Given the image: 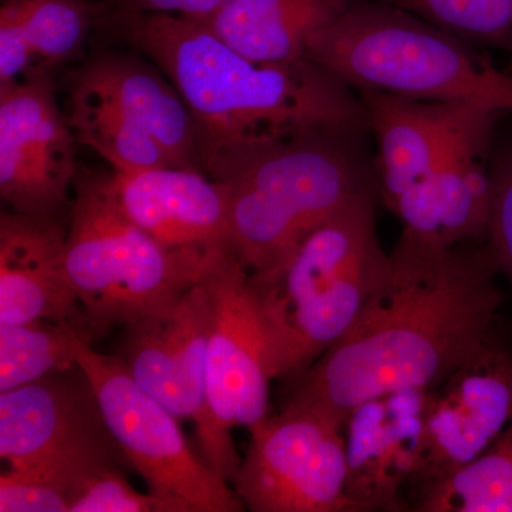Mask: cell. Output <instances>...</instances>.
Returning a JSON list of instances; mask_svg holds the SVG:
<instances>
[{
	"mask_svg": "<svg viewBox=\"0 0 512 512\" xmlns=\"http://www.w3.org/2000/svg\"><path fill=\"white\" fill-rule=\"evenodd\" d=\"M498 272L487 242L441 248L400 237L352 328L309 367L288 404L343 424L367 400L436 386L493 335Z\"/></svg>",
	"mask_w": 512,
	"mask_h": 512,
	"instance_id": "cell-1",
	"label": "cell"
},
{
	"mask_svg": "<svg viewBox=\"0 0 512 512\" xmlns=\"http://www.w3.org/2000/svg\"><path fill=\"white\" fill-rule=\"evenodd\" d=\"M156 64L190 109L202 160L222 147L315 130H369L360 94L309 59L262 63L205 20L114 9L104 16Z\"/></svg>",
	"mask_w": 512,
	"mask_h": 512,
	"instance_id": "cell-2",
	"label": "cell"
},
{
	"mask_svg": "<svg viewBox=\"0 0 512 512\" xmlns=\"http://www.w3.org/2000/svg\"><path fill=\"white\" fill-rule=\"evenodd\" d=\"M362 136L306 131L204 157L202 171L228 192V248L252 278H272L323 222L356 198L379 194Z\"/></svg>",
	"mask_w": 512,
	"mask_h": 512,
	"instance_id": "cell-3",
	"label": "cell"
},
{
	"mask_svg": "<svg viewBox=\"0 0 512 512\" xmlns=\"http://www.w3.org/2000/svg\"><path fill=\"white\" fill-rule=\"evenodd\" d=\"M306 59L355 90L497 114L512 111L511 73L495 69L473 46L383 0H355L342 18L313 37Z\"/></svg>",
	"mask_w": 512,
	"mask_h": 512,
	"instance_id": "cell-4",
	"label": "cell"
},
{
	"mask_svg": "<svg viewBox=\"0 0 512 512\" xmlns=\"http://www.w3.org/2000/svg\"><path fill=\"white\" fill-rule=\"evenodd\" d=\"M349 202L306 237L284 268L252 278L274 343L278 377L311 367L346 335L389 265L376 227V200Z\"/></svg>",
	"mask_w": 512,
	"mask_h": 512,
	"instance_id": "cell-5",
	"label": "cell"
},
{
	"mask_svg": "<svg viewBox=\"0 0 512 512\" xmlns=\"http://www.w3.org/2000/svg\"><path fill=\"white\" fill-rule=\"evenodd\" d=\"M211 252L164 248L128 217L113 173L79 168L66 271L90 339L173 305L200 282Z\"/></svg>",
	"mask_w": 512,
	"mask_h": 512,
	"instance_id": "cell-6",
	"label": "cell"
},
{
	"mask_svg": "<svg viewBox=\"0 0 512 512\" xmlns=\"http://www.w3.org/2000/svg\"><path fill=\"white\" fill-rule=\"evenodd\" d=\"M77 143L113 168L202 170L200 134L174 84L153 62L101 53L74 73L67 113Z\"/></svg>",
	"mask_w": 512,
	"mask_h": 512,
	"instance_id": "cell-7",
	"label": "cell"
},
{
	"mask_svg": "<svg viewBox=\"0 0 512 512\" xmlns=\"http://www.w3.org/2000/svg\"><path fill=\"white\" fill-rule=\"evenodd\" d=\"M200 281L210 299V330L207 410L197 437L202 457L231 483L241 464L231 431L269 416L278 367L261 296L231 249L208 255Z\"/></svg>",
	"mask_w": 512,
	"mask_h": 512,
	"instance_id": "cell-8",
	"label": "cell"
},
{
	"mask_svg": "<svg viewBox=\"0 0 512 512\" xmlns=\"http://www.w3.org/2000/svg\"><path fill=\"white\" fill-rule=\"evenodd\" d=\"M77 366L92 384L111 436L146 481L148 493L171 512L245 510L228 481L192 450L180 420L134 382L121 357L103 355L82 342Z\"/></svg>",
	"mask_w": 512,
	"mask_h": 512,
	"instance_id": "cell-9",
	"label": "cell"
},
{
	"mask_svg": "<svg viewBox=\"0 0 512 512\" xmlns=\"http://www.w3.org/2000/svg\"><path fill=\"white\" fill-rule=\"evenodd\" d=\"M247 456L232 477L252 512H355L348 495L343 424L288 404L251 429Z\"/></svg>",
	"mask_w": 512,
	"mask_h": 512,
	"instance_id": "cell-10",
	"label": "cell"
},
{
	"mask_svg": "<svg viewBox=\"0 0 512 512\" xmlns=\"http://www.w3.org/2000/svg\"><path fill=\"white\" fill-rule=\"evenodd\" d=\"M0 457L12 468L66 478L77 491L127 460L79 366L0 393Z\"/></svg>",
	"mask_w": 512,
	"mask_h": 512,
	"instance_id": "cell-11",
	"label": "cell"
},
{
	"mask_svg": "<svg viewBox=\"0 0 512 512\" xmlns=\"http://www.w3.org/2000/svg\"><path fill=\"white\" fill-rule=\"evenodd\" d=\"M77 144L49 70L0 84V195L10 211L64 214L80 168Z\"/></svg>",
	"mask_w": 512,
	"mask_h": 512,
	"instance_id": "cell-12",
	"label": "cell"
},
{
	"mask_svg": "<svg viewBox=\"0 0 512 512\" xmlns=\"http://www.w3.org/2000/svg\"><path fill=\"white\" fill-rule=\"evenodd\" d=\"M512 420V350L490 336L429 389L426 454L416 494L476 460Z\"/></svg>",
	"mask_w": 512,
	"mask_h": 512,
	"instance_id": "cell-13",
	"label": "cell"
},
{
	"mask_svg": "<svg viewBox=\"0 0 512 512\" xmlns=\"http://www.w3.org/2000/svg\"><path fill=\"white\" fill-rule=\"evenodd\" d=\"M429 389L383 394L343 423L353 511H400L417 490L426 454Z\"/></svg>",
	"mask_w": 512,
	"mask_h": 512,
	"instance_id": "cell-14",
	"label": "cell"
},
{
	"mask_svg": "<svg viewBox=\"0 0 512 512\" xmlns=\"http://www.w3.org/2000/svg\"><path fill=\"white\" fill-rule=\"evenodd\" d=\"M124 329L120 357L134 382L197 429L207 410L210 299L204 285Z\"/></svg>",
	"mask_w": 512,
	"mask_h": 512,
	"instance_id": "cell-15",
	"label": "cell"
},
{
	"mask_svg": "<svg viewBox=\"0 0 512 512\" xmlns=\"http://www.w3.org/2000/svg\"><path fill=\"white\" fill-rule=\"evenodd\" d=\"M67 229L69 215L2 212L0 325L67 320L86 332L66 271Z\"/></svg>",
	"mask_w": 512,
	"mask_h": 512,
	"instance_id": "cell-16",
	"label": "cell"
},
{
	"mask_svg": "<svg viewBox=\"0 0 512 512\" xmlns=\"http://www.w3.org/2000/svg\"><path fill=\"white\" fill-rule=\"evenodd\" d=\"M113 177L128 217L164 248L208 254L228 247V192L205 171L158 167Z\"/></svg>",
	"mask_w": 512,
	"mask_h": 512,
	"instance_id": "cell-17",
	"label": "cell"
},
{
	"mask_svg": "<svg viewBox=\"0 0 512 512\" xmlns=\"http://www.w3.org/2000/svg\"><path fill=\"white\" fill-rule=\"evenodd\" d=\"M376 138L379 195L387 208L429 178L470 106L356 90Z\"/></svg>",
	"mask_w": 512,
	"mask_h": 512,
	"instance_id": "cell-18",
	"label": "cell"
},
{
	"mask_svg": "<svg viewBox=\"0 0 512 512\" xmlns=\"http://www.w3.org/2000/svg\"><path fill=\"white\" fill-rule=\"evenodd\" d=\"M501 114L468 107L429 181L446 248L487 241L493 205L490 150Z\"/></svg>",
	"mask_w": 512,
	"mask_h": 512,
	"instance_id": "cell-19",
	"label": "cell"
},
{
	"mask_svg": "<svg viewBox=\"0 0 512 512\" xmlns=\"http://www.w3.org/2000/svg\"><path fill=\"white\" fill-rule=\"evenodd\" d=\"M355 0H225L208 26L239 53L262 63L305 59L313 37Z\"/></svg>",
	"mask_w": 512,
	"mask_h": 512,
	"instance_id": "cell-20",
	"label": "cell"
},
{
	"mask_svg": "<svg viewBox=\"0 0 512 512\" xmlns=\"http://www.w3.org/2000/svg\"><path fill=\"white\" fill-rule=\"evenodd\" d=\"M106 12V5L90 0H2L0 5V16L15 23L28 45L35 69L45 70L76 59Z\"/></svg>",
	"mask_w": 512,
	"mask_h": 512,
	"instance_id": "cell-21",
	"label": "cell"
},
{
	"mask_svg": "<svg viewBox=\"0 0 512 512\" xmlns=\"http://www.w3.org/2000/svg\"><path fill=\"white\" fill-rule=\"evenodd\" d=\"M423 512H512V420L490 447L417 494Z\"/></svg>",
	"mask_w": 512,
	"mask_h": 512,
	"instance_id": "cell-22",
	"label": "cell"
},
{
	"mask_svg": "<svg viewBox=\"0 0 512 512\" xmlns=\"http://www.w3.org/2000/svg\"><path fill=\"white\" fill-rule=\"evenodd\" d=\"M82 342L92 340L67 320L0 325V393L73 369Z\"/></svg>",
	"mask_w": 512,
	"mask_h": 512,
	"instance_id": "cell-23",
	"label": "cell"
},
{
	"mask_svg": "<svg viewBox=\"0 0 512 512\" xmlns=\"http://www.w3.org/2000/svg\"><path fill=\"white\" fill-rule=\"evenodd\" d=\"M473 47L512 57V0H383Z\"/></svg>",
	"mask_w": 512,
	"mask_h": 512,
	"instance_id": "cell-24",
	"label": "cell"
},
{
	"mask_svg": "<svg viewBox=\"0 0 512 512\" xmlns=\"http://www.w3.org/2000/svg\"><path fill=\"white\" fill-rule=\"evenodd\" d=\"M76 490L55 474L10 467L0 476V512H69Z\"/></svg>",
	"mask_w": 512,
	"mask_h": 512,
	"instance_id": "cell-25",
	"label": "cell"
},
{
	"mask_svg": "<svg viewBox=\"0 0 512 512\" xmlns=\"http://www.w3.org/2000/svg\"><path fill=\"white\" fill-rule=\"evenodd\" d=\"M493 205L488 225L487 245L498 271L512 284V137L490 150Z\"/></svg>",
	"mask_w": 512,
	"mask_h": 512,
	"instance_id": "cell-26",
	"label": "cell"
},
{
	"mask_svg": "<svg viewBox=\"0 0 512 512\" xmlns=\"http://www.w3.org/2000/svg\"><path fill=\"white\" fill-rule=\"evenodd\" d=\"M69 512H171L153 494L131 487L121 467H109L84 481Z\"/></svg>",
	"mask_w": 512,
	"mask_h": 512,
	"instance_id": "cell-27",
	"label": "cell"
},
{
	"mask_svg": "<svg viewBox=\"0 0 512 512\" xmlns=\"http://www.w3.org/2000/svg\"><path fill=\"white\" fill-rule=\"evenodd\" d=\"M225 0H114V9L208 20Z\"/></svg>",
	"mask_w": 512,
	"mask_h": 512,
	"instance_id": "cell-28",
	"label": "cell"
}]
</instances>
